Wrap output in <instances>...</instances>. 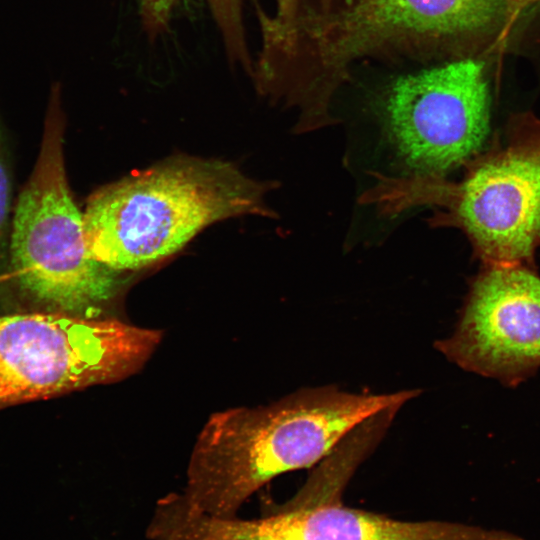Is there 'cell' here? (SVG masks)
I'll return each mask as SVG.
<instances>
[{"label": "cell", "instance_id": "1", "mask_svg": "<svg viewBox=\"0 0 540 540\" xmlns=\"http://www.w3.org/2000/svg\"><path fill=\"white\" fill-rule=\"evenodd\" d=\"M511 16L509 0H303L284 21L258 8V91L297 112L296 133L333 125L331 106L367 58L456 55Z\"/></svg>", "mask_w": 540, "mask_h": 540}, {"label": "cell", "instance_id": "2", "mask_svg": "<svg viewBox=\"0 0 540 540\" xmlns=\"http://www.w3.org/2000/svg\"><path fill=\"white\" fill-rule=\"evenodd\" d=\"M305 387L266 406L213 414L200 432L181 493L206 514L235 517L258 489L287 472L313 468L360 422L419 395Z\"/></svg>", "mask_w": 540, "mask_h": 540}, {"label": "cell", "instance_id": "3", "mask_svg": "<svg viewBox=\"0 0 540 540\" xmlns=\"http://www.w3.org/2000/svg\"><path fill=\"white\" fill-rule=\"evenodd\" d=\"M275 187L227 161L172 158L93 193L83 212L86 244L94 259L117 271L140 269L217 221L276 217L265 202Z\"/></svg>", "mask_w": 540, "mask_h": 540}, {"label": "cell", "instance_id": "4", "mask_svg": "<svg viewBox=\"0 0 540 540\" xmlns=\"http://www.w3.org/2000/svg\"><path fill=\"white\" fill-rule=\"evenodd\" d=\"M59 89L50 97L34 169L17 199L10 240V282L46 307L96 318L118 293L120 271L94 259L83 213L72 197L63 155Z\"/></svg>", "mask_w": 540, "mask_h": 540}, {"label": "cell", "instance_id": "5", "mask_svg": "<svg viewBox=\"0 0 540 540\" xmlns=\"http://www.w3.org/2000/svg\"><path fill=\"white\" fill-rule=\"evenodd\" d=\"M466 167L458 183L410 181L405 205L443 208L434 223L460 228L484 264L531 266L540 248V118L514 115L503 137Z\"/></svg>", "mask_w": 540, "mask_h": 540}, {"label": "cell", "instance_id": "6", "mask_svg": "<svg viewBox=\"0 0 540 540\" xmlns=\"http://www.w3.org/2000/svg\"><path fill=\"white\" fill-rule=\"evenodd\" d=\"M161 331L127 323L30 313L0 317V408L46 399L135 373Z\"/></svg>", "mask_w": 540, "mask_h": 540}, {"label": "cell", "instance_id": "7", "mask_svg": "<svg viewBox=\"0 0 540 540\" xmlns=\"http://www.w3.org/2000/svg\"><path fill=\"white\" fill-rule=\"evenodd\" d=\"M490 108L484 62L462 57L394 79L381 118L409 176L443 180L484 150Z\"/></svg>", "mask_w": 540, "mask_h": 540}, {"label": "cell", "instance_id": "8", "mask_svg": "<svg viewBox=\"0 0 540 540\" xmlns=\"http://www.w3.org/2000/svg\"><path fill=\"white\" fill-rule=\"evenodd\" d=\"M436 348L459 367L516 385L540 368V277L526 264H484L456 328Z\"/></svg>", "mask_w": 540, "mask_h": 540}, {"label": "cell", "instance_id": "9", "mask_svg": "<svg viewBox=\"0 0 540 540\" xmlns=\"http://www.w3.org/2000/svg\"><path fill=\"white\" fill-rule=\"evenodd\" d=\"M341 496L299 491L270 515L290 540H526L505 530L449 521H401L344 506Z\"/></svg>", "mask_w": 540, "mask_h": 540}, {"label": "cell", "instance_id": "10", "mask_svg": "<svg viewBox=\"0 0 540 540\" xmlns=\"http://www.w3.org/2000/svg\"><path fill=\"white\" fill-rule=\"evenodd\" d=\"M219 27L228 56L247 71L252 66L246 43L242 0H206ZM178 0H140L144 27L156 36L168 25Z\"/></svg>", "mask_w": 540, "mask_h": 540}, {"label": "cell", "instance_id": "11", "mask_svg": "<svg viewBox=\"0 0 540 540\" xmlns=\"http://www.w3.org/2000/svg\"><path fill=\"white\" fill-rule=\"evenodd\" d=\"M13 169L7 132L0 116V282H10Z\"/></svg>", "mask_w": 540, "mask_h": 540}, {"label": "cell", "instance_id": "12", "mask_svg": "<svg viewBox=\"0 0 540 540\" xmlns=\"http://www.w3.org/2000/svg\"><path fill=\"white\" fill-rule=\"evenodd\" d=\"M303 0H274L275 8L266 15L274 21H284L290 18L298 9Z\"/></svg>", "mask_w": 540, "mask_h": 540}, {"label": "cell", "instance_id": "13", "mask_svg": "<svg viewBox=\"0 0 540 540\" xmlns=\"http://www.w3.org/2000/svg\"><path fill=\"white\" fill-rule=\"evenodd\" d=\"M255 540H290V539L274 537L271 534L270 530L266 529L265 526L261 523V521H259Z\"/></svg>", "mask_w": 540, "mask_h": 540}, {"label": "cell", "instance_id": "14", "mask_svg": "<svg viewBox=\"0 0 540 540\" xmlns=\"http://www.w3.org/2000/svg\"><path fill=\"white\" fill-rule=\"evenodd\" d=\"M540 2V0H509L511 15L516 14L518 11L526 8L527 6Z\"/></svg>", "mask_w": 540, "mask_h": 540}]
</instances>
